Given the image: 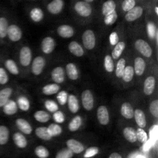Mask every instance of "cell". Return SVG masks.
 Listing matches in <instances>:
<instances>
[{
	"instance_id": "obj_1",
	"label": "cell",
	"mask_w": 158,
	"mask_h": 158,
	"mask_svg": "<svg viewBox=\"0 0 158 158\" xmlns=\"http://www.w3.org/2000/svg\"><path fill=\"white\" fill-rule=\"evenodd\" d=\"M83 43L85 48L87 49H93L96 45V37L94 32L90 29L86 30L83 34Z\"/></svg>"
},
{
	"instance_id": "obj_2",
	"label": "cell",
	"mask_w": 158,
	"mask_h": 158,
	"mask_svg": "<svg viewBox=\"0 0 158 158\" xmlns=\"http://www.w3.org/2000/svg\"><path fill=\"white\" fill-rule=\"evenodd\" d=\"M135 47L138 52L146 57H151L152 55V49L146 41L143 40H138L135 43Z\"/></svg>"
},
{
	"instance_id": "obj_3",
	"label": "cell",
	"mask_w": 158,
	"mask_h": 158,
	"mask_svg": "<svg viewBox=\"0 0 158 158\" xmlns=\"http://www.w3.org/2000/svg\"><path fill=\"white\" fill-rule=\"evenodd\" d=\"M82 103L86 110H93L94 106V99L92 92L89 89L84 90L82 93Z\"/></svg>"
},
{
	"instance_id": "obj_4",
	"label": "cell",
	"mask_w": 158,
	"mask_h": 158,
	"mask_svg": "<svg viewBox=\"0 0 158 158\" xmlns=\"http://www.w3.org/2000/svg\"><path fill=\"white\" fill-rule=\"evenodd\" d=\"M32 60V52L30 48L28 46H24L20 49L19 61L22 66H27L30 64Z\"/></svg>"
},
{
	"instance_id": "obj_5",
	"label": "cell",
	"mask_w": 158,
	"mask_h": 158,
	"mask_svg": "<svg viewBox=\"0 0 158 158\" xmlns=\"http://www.w3.org/2000/svg\"><path fill=\"white\" fill-rule=\"evenodd\" d=\"M75 10L81 16L87 17L90 15L92 12V8L90 5L85 2H78L75 5Z\"/></svg>"
},
{
	"instance_id": "obj_6",
	"label": "cell",
	"mask_w": 158,
	"mask_h": 158,
	"mask_svg": "<svg viewBox=\"0 0 158 158\" xmlns=\"http://www.w3.org/2000/svg\"><path fill=\"white\" fill-rule=\"evenodd\" d=\"M7 35L11 41L17 42L21 40L22 30L16 25H10L8 27Z\"/></svg>"
},
{
	"instance_id": "obj_7",
	"label": "cell",
	"mask_w": 158,
	"mask_h": 158,
	"mask_svg": "<svg viewBox=\"0 0 158 158\" xmlns=\"http://www.w3.org/2000/svg\"><path fill=\"white\" fill-rule=\"evenodd\" d=\"M46 66V60L42 56H37L32 62V72L35 75L38 76L41 74Z\"/></svg>"
},
{
	"instance_id": "obj_8",
	"label": "cell",
	"mask_w": 158,
	"mask_h": 158,
	"mask_svg": "<svg viewBox=\"0 0 158 158\" xmlns=\"http://www.w3.org/2000/svg\"><path fill=\"white\" fill-rule=\"evenodd\" d=\"M97 118L102 125H106L109 123L110 116L109 111L105 106H100L97 110Z\"/></svg>"
},
{
	"instance_id": "obj_9",
	"label": "cell",
	"mask_w": 158,
	"mask_h": 158,
	"mask_svg": "<svg viewBox=\"0 0 158 158\" xmlns=\"http://www.w3.org/2000/svg\"><path fill=\"white\" fill-rule=\"evenodd\" d=\"M143 14V9L140 6H135L131 10L127 12L125 15V19L128 22H134L140 18Z\"/></svg>"
},
{
	"instance_id": "obj_10",
	"label": "cell",
	"mask_w": 158,
	"mask_h": 158,
	"mask_svg": "<svg viewBox=\"0 0 158 158\" xmlns=\"http://www.w3.org/2000/svg\"><path fill=\"white\" fill-rule=\"evenodd\" d=\"M41 48L44 53L50 54L55 48V41L52 37H46L42 42Z\"/></svg>"
},
{
	"instance_id": "obj_11",
	"label": "cell",
	"mask_w": 158,
	"mask_h": 158,
	"mask_svg": "<svg viewBox=\"0 0 158 158\" xmlns=\"http://www.w3.org/2000/svg\"><path fill=\"white\" fill-rule=\"evenodd\" d=\"M66 145H67L68 149L70 150L73 154H80L84 151V146L80 142L73 139L68 140L66 142Z\"/></svg>"
},
{
	"instance_id": "obj_12",
	"label": "cell",
	"mask_w": 158,
	"mask_h": 158,
	"mask_svg": "<svg viewBox=\"0 0 158 158\" xmlns=\"http://www.w3.org/2000/svg\"><path fill=\"white\" fill-rule=\"evenodd\" d=\"M64 2L62 0H54L49 3L47 6V9L50 13L59 14L63 9Z\"/></svg>"
},
{
	"instance_id": "obj_13",
	"label": "cell",
	"mask_w": 158,
	"mask_h": 158,
	"mask_svg": "<svg viewBox=\"0 0 158 158\" xmlns=\"http://www.w3.org/2000/svg\"><path fill=\"white\" fill-rule=\"evenodd\" d=\"M15 123H16L17 127L19 128L20 131L23 133L25 134H30L32 131V128L31 127V125L29 124V122L26 121L24 119H17L16 121H15Z\"/></svg>"
},
{
	"instance_id": "obj_14",
	"label": "cell",
	"mask_w": 158,
	"mask_h": 158,
	"mask_svg": "<svg viewBox=\"0 0 158 158\" xmlns=\"http://www.w3.org/2000/svg\"><path fill=\"white\" fill-rule=\"evenodd\" d=\"M155 79L154 77H149L145 80L143 85V92L146 95H151L155 89Z\"/></svg>"
},
{
	"instance_id": "obj_15",
	"label": "cell",
	"mask_w": 158,
	"mask_h": 158,
	"mask_svg": "<svg viewBox=\"0 0 158 158\" xmlns=\"http://www.w3.org/2000/svg\"><path fill=\"white\" fill-rule=\"evenodd\" d=\"M51 77L54 82L57 83H63L65 80V73L62 67H56L51 73Z\"/></svg>"
},
{
	"instance_id": "obj_16",
	"label": "cell",
	"mask_w": 158,
	"mask_h": 158,
	"mask_svg": "<svg viewBox=\"0 0 158 158\" xmlns=\"http://www.w3.org/2000/svg\"><path fill=\"white\" fill-rule=\"evenodd\" d=\"M57 33L63 38H70L73 35L74 30L71 26L68 25H63L57 29Z\"/></svg>"
},
{
	"instance_id": "obj_17",
	"label": "cell",
	"mask_w": 158,
	"mask_h": 158,
	"mask_svg": "<svg viewBox=\"0 0 158 158\" xmlns=\"http://www.w3.org/2000/svg\"><path fill=\"white\" fill-rule=\"evenodd\" d=\"M134 117H135V120L137 124L140 127V128L143 129L146 127L147 125V120L146 117H145V114L141 110L137 109L134 111Z\"/></svg>"
},
{
	"instance_id": "obj_18",
	"label": "cell",
	"mask_w": 158,
	"mask_h": 158,
	"mask_svg": "<svg viewBox=\"0 0 158 158\" xmlns=\"http://www.w3.org/2000/svg\"><path fill=\"white\" fill-rule=\"evenodd\" d=\"M120 113L122 116L126 119H131L134 117V111L132 105L130 103H124L122 104L120 108Z\"/></svg>"
},
{
	"instance_id": "obj_19",
	"label": "cell",
	"mask_w": 158,
	"mask_h": 158,
	"mask_svg": "<svg viewBox=\"0 0 158 158\" xmlns=\"http://www.w3.org/2000/svg\"><path fill=\"white\" fill-rule=\"evenodd\" d=\"M146 68V63L145 61L140 57H137L134 60V73L137 76H141L143 73Z\"/></svg>"
},
{
	"instance_id": "obj_20",
	"label": "cell",
	"mask_w": 158,
	"mask_h": 158,
	"mask_svg": "<svg viewBox=\"0 0 158 158\" xmlns=\"http://www.w3.org/2000/svg\"><path fill=\"white\" fill-rule=\"evenodd\" d=\"M3 112L6 115H13L16 114L18 111V107L15 101L12 100H9L6 104L3 106Z\"/></svg>"
},
{
	"instance_id": "obj_21",
	"label": "cell",
	"mask_w": 158,
	"mask_h": 158,
	"mask_svg": "<svg viewBox=\"0 0 158 158\" xmlns=\"http://www.w3.org/2000/svg\"><path fill=\"white\" fill-rule=\"evenodd\" d=\"M12 93V89L9 87L4 88L0 90V107H3V106L9 101Z\"/></svg>"
},
{
	"instance_id": "obj_22",
	"label": "cell",
	"mask_w": 158,
	"mask_h": 158,
	"mask_svg": "<svg viewBox=\"0 0 158 158\" xmlns=\"http://www.w3.org/2000/svg\"><path fill=\"white\" fill-rule=\"evenodd\" d=\"M69 50L71 53L79 57L82 56L84 54V51H83V47L78 43H77L75 41H73L69 43Z\"/></svg>"
},
{
	"instance_id": "obj_23",
	"label": "cell",
	"mask_w": 158,
	"mask_h": 158,
	"mask_svg": "<svg viewBox=\"0 0 158 158\" xmlns=\"http://www.w3.org/2000/svg\"><path fill=\"white\" fill-rule=\"evenodd\" d=\"M68 102V106H69V109L73 114H75L80 109V106H79V102L78 99L77 98V97L73 94L69 95L67 99Z\"/></svg>"
},
{
	"instance_id": "obj_24",
	"label": "cell",
	"mask_w": 158,
	"mask_h": 158,
	"mask_svg": "<svg viewBox=\"0 0 158 158\" xmlns=\"http://www.w3.org/2000/svg\"><path fill=\"white\" fill-rule=\"evenodd\" d=\"M66 73L68 77L72 80H76L78 79V69L73 63H68L66 67Z\"/></svg>"
},
{
	"instance_id": "obj_25",
	"label": "cell",
	"mask_w": 158,
	"mask_h": 158,
	"mask_svg": "<svg viewBox=\"0 0 158 158\" xmlns=\"http://www.w3.org/2000/svg\"><path fill=\"white\" fill-rule=\"evenodd\" d=\"M13 141L19 148H25L27 146V140L21 133H15L13 135Z\"/></svg>"
},
{
	"instance_id": "obj_26",
	"label": "cell",
	"mask_w": 158,
	"mask_h": 158,
	"mask_svg": "<svg viewBox=\"0 0 158 158\" xmlns=\"http://www.w3.org/2000/svg\"><path fill=\"white\" fill-rule=\"evenodd\" d=\"M125 46H126V44L123 42H119L117 45H115L112 52V56H111L112 59L117 60V59L120 58V56L124 50Z\"/></svg>"
},
{
	"instance_id": "obj_27",
	"label": "cell",
	"mask_w": 158,
	"mask_h": 158,
	"mask_svg": "<svg viewBox=\"0 0 158 158\" xmlns=\"http://www.w3.org/2000/svg\"><path fill=\"white\" fill-rule=\"evenodd\" d=\"M123 136L125 139L131 143L137 141V135L135 130L133 127H126L123 130Z\"/></svg>"
},
{
	"instance_id": "obj_28",
	"label": "cell",
	"mask_w": 158,
	"mask_h": 158,
	"mask_svg": "<svg viewBox=\"0 0 158 158\" xmlns=\"http://www.w3.org/2000/svg\"><path fill=\"white\" fill-rule=\"evenodd\" d=\"M35 135H36L39 138L44 140H49L52 138L51 135L49 134V131H48V128L45 127L36 128V130H35Z\"/></svg>"
},
{
	"instance_id": "obj_29",
	"label": "cell",
	"mask_w": 158,
	"mask_h": 158,
	"mask_svg": "<svg viewBox=\"0 0 158 158\" xmlns=\"http://www.w3.org/2000/svg\"><path fill=\"white\" fill-rule=\"evenodd\" d=\"M116 3L113 0H109V1L103 3V8H102V13L103 15L106 16L108 14L111 13L112 12L115 11L116 9Z\"/></svg>"
},
{
	"instance_id": "obj_30",
	"label": "cell",
	"mask_w": 158,
	"mask_h": 158,
	"mask_svg": "<svg viewBox=\"0 0 158 158\" xmlns=\"http://www.w3.org/2000/svg\"><path fill=\"white\" fill-rule=\"evenodd\" d=\"M59 90H60V86L56 83L46 85L43 88V93L45 95H52L56 94Z\"/></svg>"
},
{
	"instance_id": "obj_31",
	"label": "cell",
	"mask_w": 158,
	"mask_h": 158,
	"mask_svg": "<svg viewBox=\"0 0 158 158\" xmlns=\"http://www.w3.org/2000/svg\"><path fill=\"white\" fill-rule=\"evenodd\" d=\"M44 14H43V10L40 8H34L30 12V17L32 21L35 23H39L43 19Z\"/></svg>"
},
{
	"instance_id": "obj_32",
	"label": "cell",
	"mask_w": 158,
	"mask_h": 158,
	"mask_svg": "<svg viewBox=\"0 0 158 158\" xmlns=\"http://www.w3.org/2000/svg\"><path fill=\"white\" fill-rule=\"evenodd\" d=\"M9 137V129L6 126H0V145H5L7 143Z\"/></svg>"
},
{
	"instance_id": "obj_33",
	"label": "cell",
	"mask_w": 158,
	"mask_h": 158,
	"mask_svg": "<svg viewBox=\"0 0 158 158\" xmlns=\"http://www.w3.org/2000/svg\"><path fill=\"white\" fill-rule=\"evenodd\" d=\"M34 117L37 121L40 122V123H46V122L49 121L50 119L49 114L43 110H38L37 112H35L34 114Z\"/></svg>"
},
{
	"instance_id": "obj_34",
	"label": "cell",
	"mask_w": 158,
	"mask_h": 158,
	"mask_svg": "<svg viewBox=\"0 0 158 158\" xmlns=\"http://www.w3.org/2000/svg\"><path fill=\"white\" fill-rule=\"evenodd\" d=\"M9 23L4 17H0V38L4 39L7 35V30Z\"/></svg>"
},
{
	"instance_id": "obj_35",
	"label": "cell",
	"mask_w": 158,
	"mask_h": 158,
	"mask_svg": "<svg viewBox=\"0 0 158 158\" xmlns=\"http://www.w3.org/2000/svg\"><path fill=\"white\" fill-rule=\"evenodd\" d=\"M82 125V118L80 116H77L70 121L69 124V130L72 132L77 131Z\"/></svg>"
},
{
	"instance_id": "obj_36",
	"label": "cell",
	"mask_w": 158,
	"mask_h": 158,
	"mask_svg": "<svg viewBox=\"0 0 158 158\" xmlns=\"http://www.w3.org/2000/svg\"><path fill=\"white\" fill-rule=\"evenodd\" d=\"M5 66L6 69L9 71L13 75H18L19 74V69L17 65L15 64V62L12 60H7L5 62Z\"/></svg>"
},
{
	"instance_id": "obj_37",
	"label": "cell",
	"mask_w": 158,
	"mask_h": 158,
	"mask_svg": "<svg viewBox=\"0 0 158 158\" xmlns=\"http://www.w3.org/2000/svg\"><path fill=\"white\" fill-rule=\"evenodd\" d=\"M134 67H132L131 66H128L127 67H125L124 72H123V80H124L125 82L128 83V82H131L132 80L133 77H134Z\"/></svg>"
},
{
	"instance_id": "obj_38",
	"label": "cell",
	"mask_w": 158,
	"mask_h": 158,
	"mask_svg": "<svg viewBox=\"0 0 158 158\" xmlns=\"http://www.w3.org/2000/svg\"><path fill=\"white\" fill-rule=\"evenodd\" d=\"M34 152L39 158H47L49 156V151L43 146H38L35 148Z\"/></svg>"
},
{
	"instance_id": "obj_39",
	"label": "cell",
	"mask_w": 158,
	"mask_h": 158,
	"mask_svg": "<svg viewBox=\"0 0 158 158\" xmlns=\"http://www.w3.org/2000/svg\"><path fill=\"white\" fill-rule=\"evenodd\" d=\"M48 131L51 137H56L62 133V127L56 123H52L48 127Z\"/></svg>"
},
{
	"instance_id": "obj_40",
	"label": "cell",
	"mask_w": 158,
	"mask_h": 158,
	"mask_svg": "<svg viewBox=\"0 0 158 158\" xmlns=\"http://www.w3.org/2000/svg\"><path fill=\"white\" fill-rule=\"evenodd\" d=\"M125 64H126V62H125L124 59H120L118 61V63H117L115 73L116 76H117L118 78H121V77H123V74L125 69Z\"/></svg>"
},
{
	"instance_id": "obj_41",
	"label": "cell",
	"mask_w": 158,
	"mask_h": 158,
	"mask_svg": "<svg viewBox=\"0 0 158 158\" xmlns=\"http://www.w3.org/2000/svg\"><path fill=\"white\" fill-rule=\"evenodd\" d=\"M17 103H18V106L19 109L22 110L23 111H27L30 107V103H29V100L24 97H20L18 99Z\"/></svg>"
},
{
	"instance_id": "obj_42",
	"label": "cell",
	"mask_w": 158,
	"mask_h": 158,
	"mask_svg": "<svg viewBox=\"0 0 158 158\" xmlns=\"http://www.w3.org/2000/svg\"><path fill=\"white\" fill-rule=\"evenodd\" d=\"M104 67L107 72L112 73L114 69V64L111 56L106 55L104 58Z\"/></svg>"
},
{
	"instance_id": "obj_43",
	"label": "cell",
	"mask_w": 158,
	"mask_h": 158,
	"mask_svg": "<svg viewBox=\"0 0 158 158\" xmlns=\"http://www.w3.org/2000/svg\"><path fill=\"white\" fill-rule=\"evenodd\" d=\"M117 13L115 10L105 16L104 23L105 24L107 25V26H111V25H113L114 23H115V22L117 21Z\"/></svg>"
},
{
	"instance_id": "obj_44",
	"label": "cell",
	"mask_w": 158,
	"mask_h": 158,
	"mask_svg": "<svg viewBox=\"0 0 158 158\" xmlns=\"http://www.w3.org/2000/svg\"><path fill=\"white\" fill-rule=\"evenodd\" d=\"M136 135H137V140H138L140 143H147L148 139V134L143 129L141 128L137 129V131H136Z\"/></svg>"
},
{
	"instance_id": "obj_45",
	"label": "cell",
	"mask_w": 158,
	"mask_h": 158,
	"mask_svg": "<svg viewBox=\"0 0 158 158\" xmlns=\"http://www.w3.org/2000/svg\"><path fill=\"white\" fill-rule=\"evenodd\" d=\"M73 157V154L72 151L68 148H65L57 153L56 158H72Z\"/></svg>"
},
{
	"instance_id": "obj_46",
	"label": "cell",
	"mask_w": 158,
	"mask_h": 158,
	"mask_svg": "<svg viewBox=\"0 0 158 158\" xmlns=\"http://www.w3.org/2000/svg\"><path fill=\"white\" fill-rule=\"evenodd\" d=\"M135 4L134 0H125L122 3V9L124 12H129L133 8L135 7Z\"/></svg>"
},
{
	"instance_id": "obj_47",
	"label": "cell",
	"mask_w": 158,
	"mask_h": 158,
	"mask_svg": "<svg viewBox=\"0 0 158 158\" xmlns=\"http://www.w3.org/2000/svg\"><path fill=\"white\" fill-rule=\"evenodd\" d=\"M45 106L49 111L52 113H55L58 110V105L52 100H46L45 102Z\"/></svg>"
},
{
	"instance_id": "obj_48",
	"label": "cell",
	"mask_w": 158,
	"mask_h": 158,
	"mask_svg": "<svg viewBox=\"0 0 158 158\" xmlns=\"http://www.w3.org/2000/svg\"><path fill=\"white\" fill-rule=\"evenodd\" d=\"M68 94L66 91H61L60 94L57 95V100L60 105H65L67 102Z\"/></svg>"
},
{
	"instance_id": "obj_49",
	"label": "cell",
	"mask_w": 158,
	"mask_h": 158,
	"mask_svg": "<svg viewBox=\"0 0 158 158\" xmlns=\"http://www.w3.org/2000/svg\"><path fill=\"white\" fill-rule=\"evenodd\" d=\"M99 153V149L95 147H92V148H88L84 154V157L85 158H90L94 157V156L97 155Z\"/></svg>"
},
{
	"instance_id": "obj_50",
	"label": "cell",
	"mask_w": 158,
	"mask_h": 158,
	"mask_svg": "<svg viewBox=\"0 0 158 158\" xmlns=\"http://www.w3.org/2000/svg\"><path fill=\"white\" fill-rule=\"evenodd\" d=\"M9 77H8L7 73L5 70L4 68L0 67V84L4 85L8 83Z\"/></svg>"
},
{
	"instance_id": "obj_51",
	"label": "cell",
	"mask_w": 158,
	"mask_h": 158,
	"mask_svg": "<svg viewBox=\"0 0 158 158\" xmlns=\"http://www.w3.org/2000/svg\"><path fill=\"white\" fill-rule=\"evenodd\" d=\"M150 111L154 117H158V100H154L150 106Z\"/></svg>"
},
{
	"instance_id": "obj_52",
	"label": "cell",
	"mask_w": 158,
	"mask_h": 158,
	"mask_svg": "<svg viewBox=\"0 0 158 158\" xmlns=\"http://www.w3.org/2000/svg\"><path fill=\"white\" fill-rule=\"evenodd\" d=\"M148 33L151 39L154 38L156 34V26L153 23H148Z\"/></svg>"
},
{
	"instance_id": "obj_53",
	"label": "cell",
	"mask_w": 158,
	"mask_h": 158,
	"mask_svg": "<svg viewBox=\"0 0 158 158\" xmlns=\"http://www.w3.org/2000/svg\"><path fill=\"white\" fill-rule=\"evenodd\" d=\"M53 119L56 123H63L64 122L65 118L64 115H63V113L61 111H56V112L54 113L53 114Z\"/></svg>"
},
{
	"instance_id": "obj_54",
	"label": "cell",
	"mask_w": 158,
	"mask_h": 158,
	"mask_svg": "<svg viewBox=\"0 0 158 158\" xmlns=\"http://www.w3.org/2000/svg\"><path fill=\"white\" fill-rule=\"evenodd\" d=\"M110 44L114 45V46H115L119 43V36L117 32H114L110 34Z\"/></svg>"
},
{
	"instance_id": "obj_55",
	"label": "cell",
	"mask_w": 158,
	"mask_h": 158,
	"mask_svg": "<svg viewBox=\"0 0 158 158\" xmlns=\"http://www.w3.org/2000/svg\"><path fill=\"white\" fill-rule=\"evenodd\" d=\"M157 127L154 126L153 127L151 128V131H150V134H151V140H157Z\"/></svg>"
},
{
	"instance_id": "obj_56",
	"label": "cell",
	"mask_w": 158,
	"mask_h": 158,
	"mask_svg": "<svg viewBox=\"0 0 158 158\" xmlns=\"http://www.w3.org/2000/svg\"><path fill=\"white\" fill-rule=\"evenodd\" d=\"M109 158H123V157H122V156L120 155V154H118V153H113V154H111L110 155Z\"/></svg>"
},
{
	"instance_id": "obj_57",
	"label": "cell",
	"mask_w": 158,
	"mask_h": 158,
	"mask_svg": "<svg viewBox=\"0 0 158 158\" xmlns=\"http://www.w3.org/2000/svg\"><path fill=\"white\" fill-rule=\"evenodd\" d=\"M136 158H145V157H143V156H142V155H137V157H136Z\"/></svg>"
},
{
	"instance_id": "obj_58",
	"label": "cell",
	"mask_w": 158,
	"mask_h": 158,
	"mask_svg": "<svg viewBox=\"0 0 158 158\" xmlns=\"http://www.w3.org/2000/svg\"><path fill=\"white\" fill-rule=\"evenodd\" d=\"M155 10H156V13L158 14V8H157V6L155 8Z\"/></svg>"
}]
</instances>
